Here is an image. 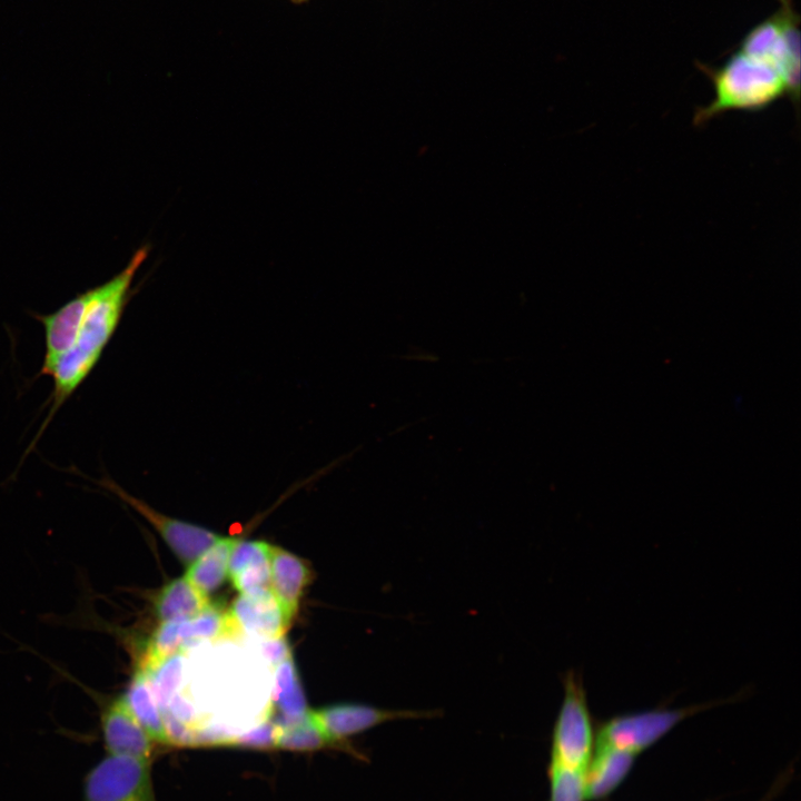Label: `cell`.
<instances>
[{"mask_svg":"<svg viewBox=\"0 0 801 801\" xmlns=\"http://www.w3.org/2000/svg\"><path fill=\"white\" fill-rule=\"evenodd\" d=\"M147 257V248H140L129 264L107 283L91 288L89 301L70 350L53 368L50 377L53 389L49 412L32 441L28 453L48 427L60 407L77 390L99 363L103 350L116 333L128 301L131 281Z\"/></svg>","mask_w":801,"mask_h":801,"instance_id":"1","label":"cell"},{"mask_svg":"<svg viewBox=\"0 0 801 801\" xmlns=\"http://www.w3.org/2000/svg\"><path fill=\"white\" fill-rule=\"evenodd\" d=\"M713 87L712 100L696 109L693 123L701 126L728 111L755 112L788 97L783 77L769 63L738 48L718 66L696 63Z\"/></svg>","mask_w":801,"mask_h":801,"instance_id":"2","label":"cell"},{"mask_svg":"<svg viewBox=\"0 0 801 801\" xmlns=\"http://www.w3.org/2000/svg\"><path fill=\"white\" fill-rule=\"evenodd\" d=\"M779 8L753 26L736 48L773 67L785 80L791 100L800 97V18L792 0H779Z\"/></svg>","mask_w":801,"mask_h":801,"instance_id":"3","label":"cell"},{"mask_svg":"<svg viewBox=\"0 0 801 801\" xmlns=\"http://www.w3.org/2000/svg\"><path fill=\"white\" fill-rule=\"evenodd\" d=\"M552 732L550 764L585 772L595 748V728L582 676L568 670Z\"/></svg>","mask_w":801,"mask_h":801,"instance_id":"4","label":"cell"},{"mask_svg":"<svg viewBox=\"0 0 801 801\" xmlns=\"http://www.w3.org/2000/svg\"><path fill=\"white\" fill-rule=\"evenodd\" d=\"M722 701L683 708H655L614 715L595 729V746L614 748L639 754L655 744L683 720L714 708Z\"/></svg>","mask_w":801,"mask_h":801,"instance_id":"5","label":"cell"},{"mask_svg":"<svg viewBox=\"0 0 801 801\" xmlns=\"http://www.w3.org/2000/svg\"><path fill=\"white\" fill-rule=\"evenodd\" d=\"M241 635L230 611L211 603L194 617L161 623L147 641L142 653L150 664L158 665L197 642L234 640Z\"/></svg>","mask_w":801,"mask_h":801,"instance_id":"6","label":"cell"},{"mask_svg":"<svg viewBox=\"0 0 801 801\" xmlns=\"http://www.w3.org/2000/svg\"><path fill=\"white\" fill-rule=\"evenodd\" d=\"M151 761L106 754L85 775L82 801H157Z\"/></svg>","mask_w":801,"mask_h":801,"instance_id":"7","label":"cell"},{"mask_svg":"<svg viewBox=\"0 0 801 801\" xmlns=\"http://www.w3.org/2000/svg\"><path fill=\"white\" fill-rule=\"evenodd\" d=\"M99 484L117 495L146 518L160 534L171 551L184 564H190L220 536L195 524L167 516L140 498L129 494L109 477L99 479Z\"/></svg>","mask_w":801,"mask_h":801,"instance_id":"8","label":"cell"},{"mask_svg":"<svg viewBox=\"0 0 801 801\" xmlns=\"http://www.w3.org/2000/svg\"><path fill=\"white\" fill-rule=\"evenodd\" d=\"M328 741L339 746L347 738L396 720L432 719L437 710L382 709L360 703H337L313 710Z\"/></svg>","mask_w":801,"mask_h":801,"instance_id":"9","label":"cell"},{"mask_svg":"<svg viewBox=\"0 0 801 801\" xmlns=\"http://www.w3.org/2000/svg\"><path fill=\"white\" fill-rule=\"evenodd\" d=\"M100 728L107 754L151 761L155 743L136 719L123 695L102 706Z\"/></svg>","mask_w":801,"mask_h":801,"instance_id":"10","label":"cell"},{"mask_svg":"<svg viewBox=\"0 0 801 801\" xmlns=\"http://www.w3.org/2000/svg\"><path fill=\"white\" fill-rule=\"evenodd\" d=\"M229 611L241 634L261 639L284 637L291 624L271 590L241 594Z\"/></svg>","mask_w":801,"mask_h":801,"instance_id":"11","label":"cell"},{"mask_svg":"<svg viewBox=\"0 0 801 801\" xmlns=\"http://www.w3.org/2000/svg\"><path fill=\"white\" fill-rule=\"evenodd\" d=\"M90 290L77 295L56 312L36 315L44 329V355L39 375L50 376L60 358L72 347Z\"/></svg>","mask_w":801,"mask_h":801,"instance_id":"12","label":"cell"},{"mask_svg":"<svg viewBox=\"0 0 801 801\" xmlns=\"http://www.w3.org/2000/svg\"><path fill=\"white\" fill-rule=\"evenodd\" d=\"M270 589L288 619L297 614L305 587L310 581V568L300 557L270 545Z\"/></svg>","mask_w":801,"mask_h":801,"instance_id":"13","label":"cell"},{"mask_svg":"<svg viewBox=\"0 0 801 801\" xmlns=\"http://www.w3.org/2000/svg\"><path fill=\"white\" fill-rule=\"evenodd\" d=\"M636 754L595 746L584 773L586 801H600L614 792L631 772Z\"/></svg>","mask_w":801,"mask_h":801,"instance_id":"14","label":"cell"},{"mask_svg":"<svg viewBox=\"0 0 801 801\" xmlns=\"http://www.w3.org/2000/svg\"><path fill=\"white\" fill-rule=\"evenodd\" d=\"M210 605L208 595L185 577L167 583L154 599V611L161 623L194 617Z\"/></svg>","mask_w":801,"mask_h":801,"instance_id":"15","label":"cell"},{"mask_svg":"<svg viewBox=\"0 0 801 801\" xmlns=\"http://www.w3.org/2000/svg\"><path fill=\"white\" fill-rule=\"evenodd\" d=\"M275 668V684L269 712L278 713L273 721L275 724L285 725L301 719L308 710L293 655Z\"/></svg>","mask_w":801,"mask_h":801,"instance_id":"16","label":"cell"},{"mask_svg":"<svg viewBox=\"0 0 801 801\" xmlns=\"http://www.w3.org/2000/svg\"><path fill=\"white\" fill-rule=\"evenodd\" d=\"M123 698L154 743L171 744L164 724L161 710L145 672L138 669L135 671Z\"/></svg>","mask_w":801,"mask_h":801,"instance_id":"17","label":"cell"},{"mask_svg":"<svg viewBox=\"0 0 801 801\" xmlns=\"http://www.w3.org/2000/svg\"><path fill=\"white\" fill-rule=\"evenodd\" d=\"M236 541L220 536L189 564L185 578L205 595L217 590L228 576L229 555Z\"/></svg>","mask_w":801,"mask_h":801,"instance_id":"18","label":"cell"},{"mask_svg":"<svg viewBox=\"0 0 801 801\" xmlns=\"http://www.w3.org/2000/svg\"><path fill=\"white\" fill-rule=\"evenodd\" d=\"M276 725L274 746L294 751H314L329 746L323 730L320 729L313 710L299 720Z\"/></svg>","mask_w":801,"mask_h":801,"instance_id":"19","label":"cell"},{"mask_svg":"<svg viewBox=\"0 0 801 801\" xmlns=\"http://www.w3.org/2000/svg\"><path fill=\"white\" fill-rule=\"evenodd\" d=\"M184 654L166 659L154 671L146 673L160 710L165 709L182 680ZM144 672V671H142Z\"/></svg>","mask_w":801,"mask_h":801,"instance_id":"20","label":"cell"},{"mask_svg":"<svg viewBox=\"0 0 801 801\" xmlns=\"http://www.w3.org/2000/svg\"><path fill=\"white\" fill-rule=\"evenodd\" d=\"M584 773L548 765V801H586Z\"/></svg>","mask_w":801,"mask_h":801,"instance_id":"21","label":"cell"},{"mask_svg":"<svg viewBox=\"0 0 801 801\" xmlns=\"http://www.w3.org/2000/svg\"><path fill=\"white\" fill-rule=\"evenodd\" d=\"M270 545L260 541H236L229 561L228 576H233L248 565L269 560Z\"/></svg>","mask_w":801,"mask_h":801,"instance_id":"22","label":"cell"},{"mask_svg":"<svg viewBox=\"0 0 801 801\" xmlns=\"http://www.w3.org/2000/svg\"><path fill=\"white\" fill-rule=\"evenodd\" d=\"M233 585L241 594H253L270 589L269 560L246 566L230 576Z\"/></svg>","mask_w":801,"mask_h":801,"instance_id":"23","label":"cell"},{"mask_svg":"<svg viewBox=\"0 0 801 801\" xmlns=\"http://www.w3.org/2000/svg\"><path fill=\"white\" fill-rule=\"evenodd\" d=\"M275 731V723L267 719L256 728L235 735L231 743L248 748H270L274 746Z\"/></svg>","mask_w":801,"mask_h":801,"instance_id":"24","label":"cell"},{"mask_svg":"<svg viewBox=\"0 0 801 801\" xmlns=\"http://www.w3.org/2000/svg\"><path fill=\"white\" fill-rule=\"evenodd\" d=\"M260 650L274 668L293 655L291 649L284 637L271 639L263 642Z\"/></svg>","mask_w":801,"mask_h":801,"instance_id":"25","label":"cell"},{"mask_svg":"<svg viewBox=\"0 0 801 801\" xmlns=\"http://www.w3.org/2000/svg\"><path fill=\"white\" fill-rule=\"evenodd\" d=\"M771 793H772V791L769 793V795L765 799H763L761 801H769Z\"/></svg>","mask_w":801,"mask_h":801,"instance_id":"26","label":"cell"},{"mask_svg":"<svg viewBox=\"0 0 801 801\" xmlns=\"http://www.w3.org/2000/svg\"><path fill=\"white\" fill-rule=\"evenodd\" d=\"M295 1H304V0H295Z\"/></svg>","mask_w":801,"mask_h":801,"instance_id":"27","label":"cell"}]
</instances>
